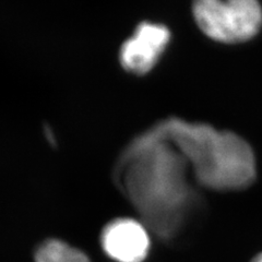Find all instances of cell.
<instances>
[{
	"label": "cell",
	"instance_id": "5b68a950",
	"mask_svg": "<svg viewBox=\"0 0 262 262\" xmlns=\"http://www.w3.org/2000/svg\"><path fill=\"white\" fill-rule=\"evenodd\" d=\"M168 29L158 23L144 22L121 45L119 61L125 70L144 75L153 69L169 42Z\"/></svg>",
	"mask_w": 262,
	"mask_h": 262
},
{
	"label": "cell",
	"instance_id": "8992f818",
	"mask_svg": "<svg viewBox=\"0 0 262 262\" xmlns=\"http://www.w3.org/2000/svg\"><path fill=\"white\" fill-rule=\"evenodd\" d=\"M35 262H92L86 253L58 238L40 243L34 252Z\"/></svg>",
	"mask_w": 262,
	"mask_h": 262
},
{
	"label": "cell",
	"instance_id": "3957f363",
	"mask_svg": "<svg viewBox=\"0 0 262 262\" xmlns=\"http://www.w3.org/2000/svg\"><path fill=\"white\" fill-rule=\"evenodd\" d=\"M192 12L204 34L221 43L245 42L262 27L258 0H193Z\"/></svg>",
	"mask_w": 262,
	"mask_h": 262
},
{
	"label": "cell",
	"instance_id": "6da1fadb",
	"mask_svg": "<svg viewBox=\"0 0 262 262\" xmlns=\"http://www.w3.org/2000/svg\"><path fill=\"white\" fill-rule=\"evenodd\" d=\"M189 164L161 122L131 142L115 164L114 180L140 216L161 239L183 232L194 206Z\"/></svg>",
	"mask_w": 262,
	"mask_h": 262
},
{
	"label": "cell",
	"instance_id": "277c9868",
	"mask_svg": "<svg viewBox=\"0 0 262 262\" xmlns=\"http://www.w3.org/2000/svg\"><path fill=\"white\" fill-rule=\"evenodd\" d=\"M101 246L115 262H144L151 248L150 231L140 220L115 219L104 226Z\"/></svg>",
	"mask_w": 262,
	"mask_h": 262
},
{
	"label": "cell",
	"instance_id": "52a82bcc",
	"mask_svg": "<svg viewBox=\"0 0 262 262\" xmlns=\"http://www.w3.org/2000/svg\"><path fill=\"white\" fill-rule=\"evenodd\" d=\"M252 262H262V253H260V255H258L255 259H253Z\"/></svg>",
	"mask_w": 262,
	"mask_h": 262
},
{
	"label": "cell",
	"instance_id": "7a4b0ae2",
	"mask_svg": "<svg viewBox=\"0 0 262 262\" xmlns=\"http://www.w3.org/2000/svg\"><path fill=\"white\" fill-rule=\"evenodd\" d=\"M161 125L189 164L193 179L202 187L234 191L255 182V155L239 136L178 118L166 119Z\"/></svg>",
	"mask_w": 262,
	"mask_h": 262
}]
</instances>
